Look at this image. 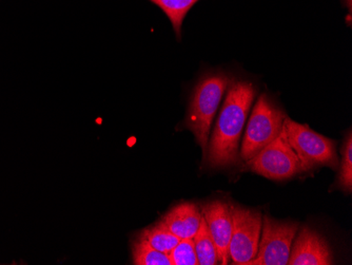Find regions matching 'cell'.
Returning <instances> with one entry per match:
<instances>
[{"label": "cell", "instance_id": "6da1fadb", "mask_svg": "<svg viewBox=\"0 0 352 265\" xmlns=\"http://www.w3.org/2000/svg\"><path fill=\"white\" fill-rule=\"evenodd\" d=\"M226 93L206 156L205 162L212 168L239 163V141L256 88L248 81H234Z\"/></svg>", "mask_w": 352, "mask_h": 265}, {"label": "cell", "instance_id": "7a4b0ae2", "mask_svg": "<svg viewBox=\"0 0 352 265\" xmlns=\"http://www.w3.org/2000/svg\"><path fill=\"white\" fill-rule=\"evenodd\" d=\"M233 82L234 78L223 71L207 73L199 78L192 92L185 125L201 146L204 162L207 156L211 124L223 96Z\"/></svg>", "mask_w": 352, "mask_h": 265}, {"label": "cell", "instance_id": "3957f363", "mask_svg": "<svg viewBox=\"0 0 352 265\" xmlns=\"http://www.w3.org/2000/svg\"><path fill=\"white\" fill-rule=\"evenodd\" d=\"M283 127L290 146L300 159L302 171L321 166L337 169L339 158L336 143L332 140L316 134L307 125L298 124L288 116L285 118Z\"/></svg>", "mask_w": 352, "mask_h": 265}, {"label": "cell", "instance_id": "277c9868", "mask_svg": "<svg viewBox=\"0 0 352 265\" xmlns=\"http://www.w3.org/2000/svg\"><path fill=\"white\" fill-rule=\"evenodd\" d=\"M285 118V112L267 93L261 94L247 125L242 149L239 152L241 159L248 162L274 141L282 130Z\"/></svg>", "mask_w": 352, "mask_h": 265}, {"label": "cell", "instance_id": "5b68a950", "mask_svg": "<svg viewBox=\"0 0 352 265\" xmlns=\"http://www.w3.org/2000/svg\"><path fill=\"white\" fill-rule=\"evenodd\" d=\"M247 166L253 173L276 181L290 179L302 171L300 159L290 146L284 127L274 141L247 162Z\"/></svg>", "mask_w": 352, "mask_h": 265}, {"label": "cell", "instance_id": "8992f818", "mask_svg": "<svg viewBox=\"0 0 352 265\" xmlns=\"http://www.w3.org/2000/svg\"><path fill=\"white\" fill-rule=\"evenodd\" d=\"M262 225L258 254L248 265H286L298 231V223L274 220L265 215Z\"/></svg>", "mask_w": 352, "mask_h": 265}, {"label": "cell", "instance_id": "52a82bcc", "mask_svg": "<svg viewBox=\"0 0 352 265\" xmlns=\"http://www.w3.org/2000/svg\"><path fill=\"white\" fill-rule=\"evenodd\" d=\"M262 224V213L242 206H232V235L229 255L233 264L248 265L256 256Z\"/></svg>", "mask_w": 352, "mask_h": 265}, {"label": "cell", "instance_id": "ba28073f", "mask_svg": "<svg viewBox=\"0 0 352 265\" xmlns=\"http://www.w3.org/2000/svg\"><path fill=\"white\" fill-rule=\"evenodd\" d=\"M201 215L217 247L219 262L228 264L229 245L232 235V206L226 202H209L201 207Z\"/></svg>", "mask_w": 352, "mask_h": 265}, {"label": "cell", "instance_id": "9c48e42d", "mask_svg": "<svg viewBox=\"0 0 352 265\" xmlns=\"http://www.w3.org/2000/svg\"><path fill=\"white\" fill-rule=\"evenodd\" d=\"M333 263L330 245L316 229L304 226L292 244L289 265H330Z\"/></svg>", "mask_w": 352, "mask_h": 265}, {"label": "cell", "instance_id": "30bf717a", "mask_svg": "<svg viewBox=\"0 0 352 265\" xmlns=\"http://www.w3.org/2000/svg\"><path fill=\"white\" fill-rule=\"evenodd\" d=\"M201 213L195 203H181L170 209L162 220L173 235L179 239H193L199 231Z\"/></svg>", "mask_w": 352, "mask_h": 265}, {"label": "cell", "instance_id": "8fae6325", "mask_svg": "<svg viewBox=\"0 0 352 265\" xmlns=\"http://www.w3.org/2000/svg\"><path fill=\"white\" fill-rule=\"evenodd\" d=\"M138 236L145 239L151 246L165 254H169L181 241L179 237H176L170 231L162 219L152 226L140 231Z\"/></svg>", "mask_w": 352, "mask_h": 265}, {"label": "cell", "instance_id": "7c38bea8", "mask_svg": "<svg viewBox=\"0 0 352 265\" xmlns=\"http://www.w3.org/2000/svg\"><path fill=\"white\" fill-rule=\"evenodd\" d=\"M132 261L135 265H172L169 256L138 236L132 242Z\"/></svg>", "mask_w": 352, "mask_h": 265}, {"label": "cell", "instance_id": "4fadbf2b", "mask_svg": "<svg viewBox=\"0 0 352 265\" xmlns=\"http://www.w3.org/2000/svg\"><path fill=\"white\" fill-rule=\"evenodd\" d=\"M193 242L199 265H214L219 262L217 247L211 238L204 217H201L199 231L193 237Z\"/></svg>", "mask_w": 352, "mask_h": 265}, {"label": "cell", "instance_id": "5bb4252c", "mask_svg": "<svg viewBox=\"0 0 352 265\" xmlns=\"http://www.w3.org/2000/svg\"><path fill=\"white\" fill-rule=\"evenodd\" d=\"M152 3L161 8L169 17L176 36L181 39L182 25L184 19L199 0H151Z\"/></svg>", "mask_w": 352, "mask_h": 265}, {"label": "cell", "instance_id": "9a60e30c", "mask_svg": "<svg viewBox=\"0 0 352 265\" xmlns=\"http://www.w3.org/2000/svg\"><path fill=\"white\" fill-rule=\"evenodd\" d=\"M338 189L344 193L352 191V136L349 131L342 147V161L337 180Z\"/></svg>", "mask_w": 352, "mask_h": 265}, {"label": "cell", "instance_id": "2e32d148", "mask_svg": "<svg viewBox=\"0 0 352 265\" xmlns=\"http://www.w3.org/2000/svg\"><path fill=\"white\" fill-rule=\"evenodd\" d=\"M168 256L172 265H199L193 239H182Z\"/></svg>", "mask_w": 352, "mask_h": 265}, {"label": "cell", "instance_id": "e0dca14e", "mask_svg": "<svg viewBox=\"0 0 352 265\" xmlns=\"http://www.w3.org/2000/svg\"><path fill=\"white\" fill-rule=\"evenodd\" d=\"M346 3H347L348 10H349V12H351V1L352 0H344Z\"/></svg>", "mask_w": 352, "mask_h": 265}]
</instances>
